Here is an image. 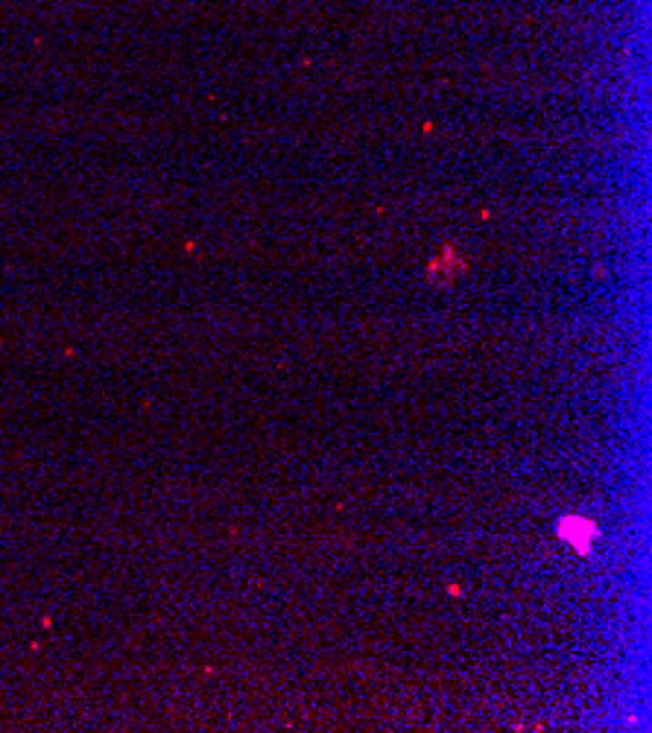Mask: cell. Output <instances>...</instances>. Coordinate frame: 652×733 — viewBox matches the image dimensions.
Here are the masks:
<instances>
[{
    "label": "cell",
    "instance_id": "1",
    "mask_svg": "<svg viewBox=\"0 0 652 733\" xmlns=\"http://www.w3.org/2000/svg\"><path fill=\"white\" fill-rule=\"evenodd\" d=\"M559 538L568 541L570 546H577L582 555H591V541L597 538V526L589 517L568 515L562 523H559Z\"/></svg>",
    "mask_w": 652,
    "mask_h": 733
}]
</instances>
